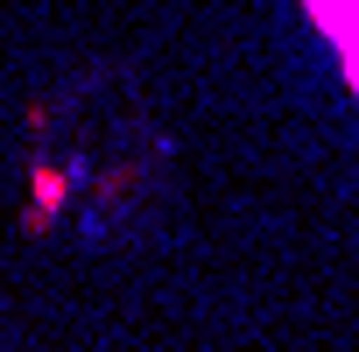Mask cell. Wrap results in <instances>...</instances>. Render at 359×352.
<instances>
[{
    "label": "cell",
    "mask_w": 359,
    "mask_h": 352,
    "mask_svg": "<svg viewBox=\"0 0 359 352\" xmlns=\"http://www.w3.org/2000/svg\"><path fill=\"white\" fill-rule=\"evenodd\" d=\"M310 15H317V29L338 43V57H345V71H352V85H359V0H310Z\"/></svg>",
    "instance_id": "6da1fadb"
}]
</instances>
